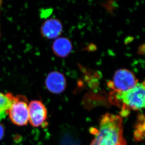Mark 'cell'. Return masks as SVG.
I'll list each match as a JSON object with an SVG mask.
<instances>
[{
    "label": "cell",
    "mask_w": 145,
    "mask_h": 145,
    "mask_svg": "<svg viewBox=\"0 0 145 145\" xmlns=\"http://www.w3.org/2000/svg\"><path fill=\"white\" fill-rule=\"evenodd\" d=\"M5 134V128L2 123H0V141L3 139Z\"/></svg>",
    "instance_id": "cell-10"
},
{
    "label": "cell",
    "mask_w": 145,
    "mask_h": 145,
    "mask_svg": "<svg viewBox=\"0 0 145 145\" xmlns=\"http://www.w3.org/2000/svg\"><path fill=\"white\" fill-rule=\"evenodd\" d=\"M94 130L93 133L95 137L91 145H118L126 143L123 137V120L119 115H104L101 119L98 130Z\"/></svg>",
    "instance_id": "cell-1"
},
{
    "label": "cell",
    "mask_w": 145,
    "mask_h": 145,
    "mask_svg": "<svg viewBox=\"0 0 145 145\" xmlns=\"http://www.w3.org/2000/svg\"><path fill=\"white\" fill-rule=\"evenodd\" d=\"M137 83L138 80L133 72L121 69L115 72L113 81L108 85L116 92H123L134 87Z\"/></svg>",
    "instance_id": "cell-4"
},
{
    "label": "cell",
    "mask_w": 145,
    "mask_h": 145,
    "mask_svg": "<svg viewBox=\"0 0 145 145\" xmlns=\"http://www.w3.org/2000/svg\"><path fill=\"white\" fill-rule=\"evenodd\" d=\"M29 122L34 127L44 126L48 116L47 109L41 100H33L28 104Z\"/></svg>",
    "instance_id": "cell-5"
},
{
    "label": "cell",
    "mask_w": 145,
    "mask_h": 145,
    "mask_svg": "<svg viewBox=\"0 0 145 145\" xmlns=\"http://www.w3.org/2000/svg\"><path fill=\"white\" fill-rule=\"evenodd\" d=\"M145 83L138 82L129 90L116 92V98L123 104L124 107L131 109L140 110L145 107Z\"/></svg>",
    "instance_id": "cell-2"
},
{
    "label": "cell",
    "mask_w": 145,
    "mask_h": 145,
    "mask_svg": "<svg viewBox=\"0 0 145 145\" xmlns=\"http://www.w3.org/2000/svg\"><path fill=\"white\" fill-rule=\"evenodd\" d=\"M72 44L68 38L59 37L56 39L52 45V51L55 55L60 58H66L72 50Z\"/></svg>",
    "instance_id": "cell-8"
},
{
    "label": "cell",
    "mask_w": 145,
    "mask_h": 145,
    "mask_svg": "<svg viewBox=\"0 0 145 145\" xmlns=\"http://www.w3.org/2000/svg\"><path fill=\"white\" fill-rule=\"evenodd\" d=\"M28 104L25 96L22 95L15 96L13 102L6 112L12 123L18 126L27 125L29 122Z\"/></svg>",
    "instance_id": "cell-3"
},
{
    "label": "cell",
    "mask_w": 145,
    "mask_h": 145,
    "mask_svg": "<svg viewBox=\"0 0 145 145\" xmlns=\"http://www.w3.org/2000/svg\"><path fill=\"white\" fill-rule=\"evenodd\" d=\"M118 145H126V143H122V144H118Z\"/></svg>",
    "instance_id": "cell-12"
},
{
    "label": "cell",
    "mask_w": 145,
    "mask_h": 145,
    "mask_svg": "<svg viewBox=\"0 0 145 145\" xmlns=\"http://www.w3.org/2000/svg\"><path fill=\"white\" fill-rule=\"evenodd\" d=\"M14 95L11 92L3 93L0 92V114L5 112L10 108L14 99Z\"/></svg>",
    "instance_id": "cell-9"
},
{
    "label": "cell",
    "mask_w": 145,
    "mask_h": 145,
    "mask_svg": "<svg viewBox=\"0 0 145 145\" xmlns=\"http://www.w3.org/2000/svg\"><path fill=\"white\" fill-rule=\"evenodd\" d=\"M46 86L48 91L54 94H60L65 90L66 86L65 78L61 72H50L45 81Z\"/></svg>",
    "instance_id": "cell-7"
},
{
    "label": "cell",
    "mask_w": 145,
    "mask_h": 145,
    "mask_svg": "<svg viewBox=\"0 0 145 145\" xmlns=\"http://www.w3.org/2000/svg\"><path fill=\"white\" fill-rule=\"evenodd\" d=\"M3 0H0V14H1V5L3 3ZM0 36H1V31H0Z\"/></svg>",
    "instance_id": "cell-11"
},
{
    "label": "cell",
    "mask_w": 145,
    "mask_h": 145,
    "mask_svg": "<svg viewBox=\"0 0 145 145\" xmlns=\"http://www.w3.org/2000/svg\"><path fill=\"white\" fill-rule=\"evenodd\" d=\"M40 31L43 37L48 39H54L62 34L63 26L59 19L49 18L43 23Z\"/></svg>",
    "instance_id": "cell-6"
}]
</instances>
